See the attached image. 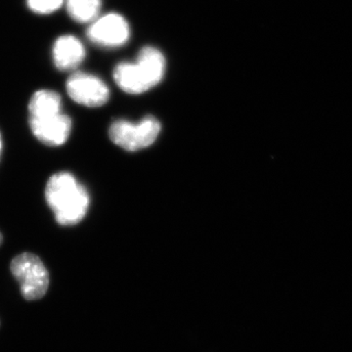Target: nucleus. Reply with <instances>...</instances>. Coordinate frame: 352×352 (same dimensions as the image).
I'll return each instance as SVG.
<instances>
[{"label":"nucleus","mask_w":352,"mask_h":352,"mask_svg":"<svg viewBox=\"0 0 352 352\" xmlns=\"http://www.w3.org/2000/svg\"><path fill=\"white\" fill-rule=\"evenodd\" d=\"M66 90L72 100L85 107H102L110 98L108 85L98 76L83 72H76L69 76Z\"/></svg>","instance_id":"obj_5"},{"label":"nucleus","mask_w":352,"mask_h":352,"mask_svg":"<svg viewBox=\"0 0 352 352\" xmlns=\"http://www.w3.org/2000/svg\"><path fill=\"white\" fill-rule=\"evenodd\" d=\"M44 196L59 226H75L87 214L89 193L68 171H59L50 176Z\"/></svg>","instance_id":"obj_1"},{"label":"nucleus","mask_w":352,"mask_h":352,"mask_svg":"<svg viewBox=\"0 0 352 352\" xmlns=\"http://www.w3.org/2000/svg\"><path fill=\"white\" fill-rule=\"evenodd\" d=\"M64 1L65 0H27V6L34 13L47 15L61 8Z\"/></svg>","instance_id":"obj_11"},{"label":"nucleus","mask_w":352,"mask_h":352,"mask_svg":"<svg viewBox=\"0 0 352 352\" xmlns=\"http://www.w3.org/2000/svg\"><path fill=\"white\" fill-rule=\"evenodd\" d=\"M102 0H66L69 17L80 24L92 23L100 13Z\"/></svg>","instance_id":"obj_10"},{"label":"nucleus","mask_w":352,"mask_h":352,"mask_svg":"<svg viewBox=\"0 0 352 352\" xmlns=\"http://www.w3.org/2000/svg\"><path fill=\"white\" fill-rule=\"evenodd\" d=\"M2 150H3V139H2L1 131H0V157H1Z\"/></svg>","instance_id":"obj_12"},{"label":"nucleus","mask_w":352,"mask_h":352,"mask_svg":"<svg viewBox=\"0 0 352 352\" xmlns=\"http://www.w3.org/2000/svg\"><path fill=\"white\" fill-rule=\"evenodd\" d=\"M2 242H3V236H2V233L0 232V245H2Z\"/></svg>","instance_id":"obj_13"},{"label":"nucleus","mask_w":352,"mask_h":352,"mask_svg":"<svg viewBox=\"0 0 352 352\" xmlns=\"http://www.w3.org/2000/svg\"><path fill=\"white\" fill-rule=\"evenodd\" d=\"M63 102L59 92L51 89H41L34 92L30 99L29 118H43L62 113Z\"/></svg>","instance_id":"obj_9"},{"label":"nucleus","mask_w":352,"mask_h":352,"mask_svg":"<svg viewBox=\"0 0 352 352\" xmlns=\"http://www.w3.org/2000/svg\"><path fill=\"white\" fill-rule=\"evenodd\" d=\"M87 38L102 47H119L131 36L129 23L117 13H109L97 18L88 27Z\"/></svg>","instance_id":"obj_6"},{"label":"nucleus","mask_w":352,"mask_h":352,"mask_svg":"<svg viewBox=\"0 0 352 352\" xmlns=\"http://www.w3.org/2000/svg\"><path fill=\"white\" fill-rule=\"evenodd\" d=\"M87 56L82 41L72 34H65L55 41L52 47L54 66L61 72L75 71Z\"/></svg>","instance_id":"obj_8"},{"label":"nucleus","mask_w":352,"mask_h":352,"mask_svg":"<svg viewBox=\"0 0 352 352\" xmlns=\"http://www.w3.org/2000/svg\"><path fill=\"white\" fill-rule=\"evenodd\" d=\"M29 126L34 138L50 147H60L68 141L73 120L64 113L43 118H29Z\"/></svg>","instance_id":"obj_7"},{"label":"nucleus","mask_w":352,"mask_h":352,"mask_svg":"<svg viewBox=\"0 0 352 352\" xmlns=\"http://www.w3.org/2000/svg\"><path fill=\"white\" fill-rule=\"evenodd\" d=\"M10 270L20 285L25 300L43 298L50 288V273L41 259L32 252H23L10 263Z\"/></svg>","instance_id":"obj_3"},{"label":"nucleus","mask_w":352,"mask_h":352,"mask_svg":"<svg viewBox=\"0 0 352 352\" xmlns=\"http://www.w3.org/2000/svg\"><path fill=\"white\" fill-rule=\"evenodd\" d=\"M166 60L163 53L152 46L139 52L135 62H122L113 69V80L129 94H140L156 87L164 78Z\"/></svg>","instance_id":"obj_2"},{"label":"nucleus","mask_w":352,"mask_h":352,"mask_svg":"<svg viewBox=\"0 0 352 352\" xmlns=\"http://www.w3.org/2000/svg\"><path fill=\"white\" fill-rule=\"evenodd\" d=\"M161 132V124L154 117L133 124L120 120L113 122L109 129V136L116 145L126 151H138L149 147L156 141Z\"/></svg>","instance_id":"obj_4"}]
</instances>
